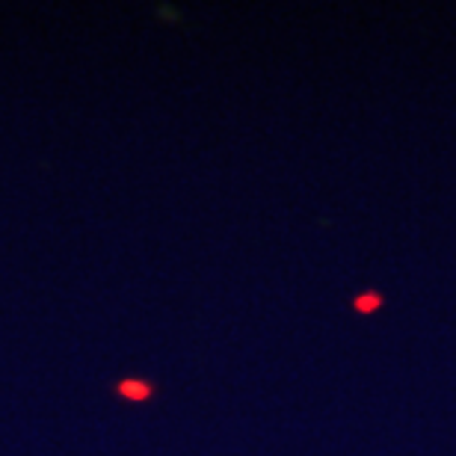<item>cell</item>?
I'll list each match as a JSON object with an SVG mask.
<instances>
[{
    "label": "cell",
    "instance_id": "6da1fadb",
    "mask_svg": "<svg viewBox=\"0 0 456 456\" xmlns=\"http://www.w3.org/2000/svg\"><path fill=\"white\" fill-rule=\"evenodd\" d=\"M116 391L125 400H145L151 395V386H149V382H140V379H122L116 386Z\"/></svg>",
    "mask_w": 456,
    "mask_h": 456
}]
</instances>
